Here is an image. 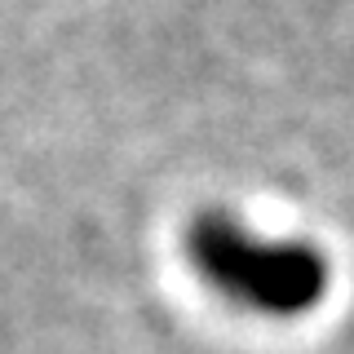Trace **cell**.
Returning <instances> with one entry per match:
<instances>
[{"label":"cell","mask_w":354,"mask_h":354,"mask_svg":"<svg viewBox=\"0 0 354 354\" xmlns=\"http://www.w3.org/2000/svg\"><path fill=\"white\" fill-rule=\"evenodd\" d=\"M191 257L213 288L266 315H301L328 292V266L310 243L261 239L230 217L195 221Z\"/></svg>","instance_id":"obj_1"}]
</instances>
